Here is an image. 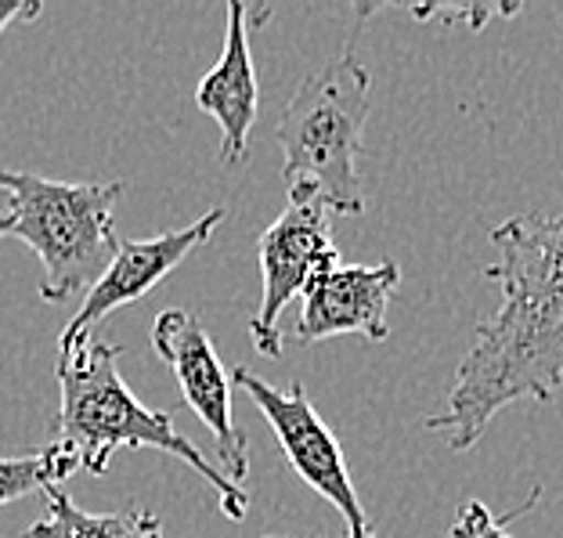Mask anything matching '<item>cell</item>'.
<instances>
[{"mask_svg":"<svg viewBox=\"0 0 563 538\" xmlns=\"http://www.w3.org/2000/svg\"><path fill=\"white\" fill-rule=\"evenodd\" d=\"M503 304L484 318L455 373L448 408L427 419L452 452L481 441L484 427L517 402H553L563 383V213L509 217L492 232Z\"/></svg>","mask_w":563,"mask_h":538,"instance_id":"6da1fadb","label":"cell"},{"mask_svg":"<svg viewBox=\"0 0 563 538\" xmlns=\"http://www.w3.org/2000/svg\"><path fill=\"white\" fill-rule=\"evenodd\" d=\"M120 354L123 348L101 337H87L73 351L58 354V441L76 455L80 470L95 473V477L109 470V459L120 448H159V452L181 459L210 484L228 520H246L250 492L224 477V470L210 463L174 427L170 413H152L148 405L134 398L120 376Z\"/></svg>","mask_w":563,"mask_h":538,"instance_id":"7a4b0ae2","label":"cell"},{"mask_svg":"<svg viewBox=\"0 0 563 538\" xmlns=\"http://www.w3.org/2000/svg\"><path fill=\"white\" fill-rule=\"evenodd\" d=\"M0 191L8 196L11 239H22L44 264L41 297L47 304L87 297L120 250L112 213L123 182H55L0 166Z\"/></svg>","mask_w":563,"mask_h":538,"instance_id":"3957f363","label":"cell"},{"mask_svg":"<svg viewBox=\"0 0 563 538\" xmlns=\"http://www.w3.org/2000/svg\"><path fill=\"white\" fill-rule=\"evenodd\" d=\"M368 98L373 76L365 62L347 51L303 76L275 131L286 185H314L329 213L340 217H357L368 207L357 174Z\"/></svg>","mask_w":563,"mask_h":538,"instance_id":"277c9868","label":"cell"},{"mask_svg":"<svg viewBox=\"0 0 563 538\" xmlns=\"http://www.w3.org/2000/svg\"><path fill=\"white\" fill-rule=\"evenodd\" d=\"M261 307L250 322L253 348L264 358L282 354L278 318L292 297L311 286L329 267L340 264V250L329 235V207L314 185H289V202L261 235Z\"/></svg>","mask_w":563,"mask_h":538,"instance_id":"5b68a950","label":"cell"},{"mask_svg":"<svg viewBox=\"0 0 563 538\" xmlns=\"http://www.w3.org/2000/svg\"><path fill=\"white\" fill-rule=\"evenodd\" d=\"M232 383L246 391L253 405L264 413V419L272 422L282 452H286L289 466L300 473L307 488L340 509V517L347 520V538H376L373 520H368L362 498L354 492L347 459H343L336 433L325 427L318 408L307 402L300 383H292L289 391H278L261 376H253L246 365H235Z\"/></svg>","mask_w":563,"mask_h":538,"instance_id":"8992f818","label":"cell"},{"mask_svg":"<svg viewBox=\"0 0 563 538\" xmlns=\"http://www.w3.org/2000/svg\"><path fill=\"white\" fill-rule=\"evenodd\" d=\"M152 348L174 369L185 405L210 430L217 466L224 470V477L242 484L250 470V452L232 416V376H224V365L213 351L207 326L185 307H170L152 326Z\"/></svg>","mask_w":563,"mask_h":538,"instance_id":"52a82bcc","label":"cell"},{"mask_svg":"<svg viewBox=\"0 0 563 538\" xmlns=\"http://www.w3.org/2000/svg\"><path fill=\"white\" fill-rule=\"evenodd\" d=\"M221 221H224V210L213 207L210 213H202L199 221H191L188 228H174V232H163V235H152V239L120 242L109 272L95 282L91 293H87L84 304H80V311H76L69 318V326L62 329L58 354H66L76 348V343H84L95 332V326L106 322L117 307L148 297V293L156 289L159 282L188 257V253L207 246Z\"/></svg>","mask_w":563,"mask_h":538,"instance_id":"ba28073f","label":"cell"},{"mask_svg":"<svg viewBox=\"0 0 563 538\" xmlns=\"http://www.w3.org/2000/svg\"><path fill=\"white\" fill-rule=\"evenodd\" d=\"M398 286V261L329 267V272L311 278V286L303 289V311L297 318L292 337L300 343H318L329 337L357 332L368 343H383L390 337L387 307Z\"/></svg>","mask_w":563,"mask_h":538,"instance_id":"9c48e42d","label":"cell"},{"mask_svg":"<svg viewBox=\"0 0 563 538\" xmlns=\"http://www.w3.org/2000/svg\"><path fill=\"white\" fill-rule=\"evenodd\" d=\"M246 22L250 8L232 0L228 4L224 51L196 87V106L221 127V149H217L221 163H239L246 156L250 127L257 120V69H253Z\"/></svg>","mask_w":563,"mask_h":538,"instance_id":"30bf717a","label":"cell"},{"mask_svg":"<svg viewBox=\"0 0 563 538\" xmlns=\"http://www.w3.org/2000/svg\"><path fill=\"white\" fill-rule=\"evenodd\" d=\"M80 470L76 455L62 441H51L30 455H8L0 459V506L15 503L33 492H51L62 481Z\"/></svg>","mask_w":563,"mask_h":538,"instance_id":"8fae6325","label":"cell"},{"mask_svg":"<svg viewBox=\"0 0 563 538\" xmlns=\"http://www.w3.org/2000/svg\"><path fill=\"white\" fill-rule=\"evenodd\" d=\"M44 517L25 528V538H126L131 535V509L120 514H87L62 488L44 492Z\"/></svg>","mask_w":563,"mask_h":538,"instance_id":"7c38bea8","label":"cell"},{"mask_svg":"<svg viewBox=\"0 0 563 538\" xmlns=\"http://www.w3.org/2000/svg\"><path fill=\"white\" fill-rule=\"evenodd\" d=\"M506 520H514V517H495L481 498H466L448 535L452 538H514L506 531Z\"/></svg>","mask_w":563,"mask_h":538,"instance_id":"4fadbf2b","label":"cell"},{"mask_svg":"<svg viewBox=\"0 0 563 538\" xmlns=\"http://www.w3.org/2000/svg\"><path fill=\"white\" fill-rule=\"evenodd\" d=\"M36 15H41V0H11V4H0V33L8 30V22L36 19Z\"/></svg>","mask_w":563,"mask_h":538,"instance_id":"5bb4252c","label":"cell"},{"mask_svg":"<svg viewBox=\"0 0 563 538\" xmlns=\"http://www.w3.org/2000/svg\"><path fill=\"white\" fill-rule=\"evenodd\" d=\"M126 538H163V528H159V517L148 514V509H131V535Z\"/></svg>","mask_w":563,"mask_h":538,"instance_id":"9a60e30c","label":"cell"},{"mask_svg":"<svg viewBox=\"0 0 563 538\" xmlns=\"http://www.w3.org/2000/svg\"><path fill=\"white\" fill-rule=\"evenodd\" d=\"M11 235V217L8 213H0V239Z\"/></svg>","mask_w":563,"mask_h":538,"instance_id":"2e32d148","label":"cell"}]
</instances>
